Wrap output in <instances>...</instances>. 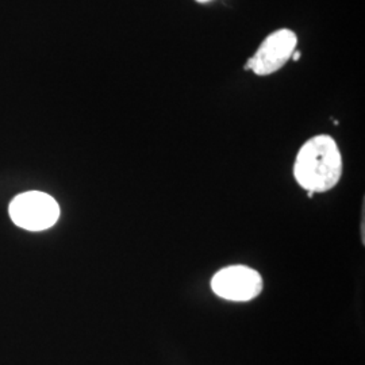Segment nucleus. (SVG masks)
Instances as JSON below:
<instances>
[{
	"label": "nucleus",
	"instance_id": "4",
	"mask_svg": "<svg viewBox=\"0 0 365 365\" xmlns=\"http://www.w3.org/2000/svg\"><path fill=\"white\" fill-rule=\"evenodd\" d=\"M211 288L223 299L248 302L260 295L264 283L257 271L245 265H232L214 274Z\"/></svg>",
	"mask_w": 365,
	"mask_h": 365
},
{
	"label": "nucleus",
	"instance_id": "6",
	"mask_svg": "<svg viewBox=\"0 0 365 365\" xmlns=\"http://www.w3.org/2000/svg\"><path fill=\"white\" fill-rule=\"evenodd\" d=\"M197 3H209V1H211V0H196Z\"/></svg>",
	"mask_w": 365,
	"mask_h": 365
},
{
	"label": "nucleus",
	"instance_id": "1",
	"mask_svg": "<svg viewBox=\"0 0 365 365\" xmlns=\"http://www.w3.org/2000/svg\"><path fill=\"white\" fill-rule=\"evenodd\" d=\"M342 157L339 145L327 134L315 135L300 148L294 164V176L309 192H327L339 184Z\"/></svg>",
	"mask_w": 365,
	"mask_h": 365
},
{
	"label": "nucleus",
	"instance_id": "5",
	"mask_svg": "<svg viewBox=\"0 0 365 365\" xmlns=\"http://www.w3.org/2000/svg\"><path fill=\"white\" fill-rule=\"evenodd\" d=\"M300 56H302V54H300L299 51H295V52L292 53L291 58H292L294 61H299Z\"/></svg>",
	"mask_w": 365,
	"mask_h": 365
},
{
	"label": "nucleus",
	"instance_id": "3",
	"mask_svg": "<svg viewBox=\"0 0 365 365\" xmlns=\"http://www.w3.org/2000/svg\"><path fill=\"white\" fill-rule=\"evenodd\" d=\"M297 45L298 37L292 30H276L261 42L257 52L247 61L245 69H250L257 76L276 73L287 64Z\"/></svg>",
	"mask_w": 365,
	"mask_h": 365
},
{
	"label": "nucleus",
	"instance_id": "2",
	"mask_svg": "<svg viewBox=\"0 0 365 365\" xmlns=\"http://www.w3.org/2000/svg\"><path fill=\"white\" fill-rule=\"evenodd\" d=\"M9 211L16 226L30 232L46 230L52 227L60 217L58 203L52 196L39 191L15 196Z\"/></svg>",
	"mask_w": 365,
	"mask_h": 365
}]
</instances>
